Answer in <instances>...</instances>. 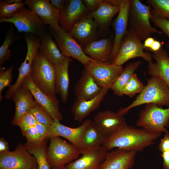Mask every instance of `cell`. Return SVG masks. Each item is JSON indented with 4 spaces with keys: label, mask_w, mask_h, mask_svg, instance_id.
<instances>
[{
    "label": "cell",
    "mask_w": 169,
    "mask_h": 169,
    "mask_svg": "<svg viewBox=\"0 0 169 169\" xmlns=\"http://www.w3.org/2000/svg\"><path fill=\"white\" fill-rule=\"evenodd\" d=\"M158 148L162 152L165 151H169V133H165L161 140L158 146Z\"/></svg>",
    "instance_id": "cell-44"
},
{
    "label": "cell",
    "mask_w": 169,
    "mask_h": 169,
    "mask_svg": "<svg viewBox=\"0 0 169 169\" xmlns=\"http://www.w3.org/2000/svg\"><path fill=\"white\" fill-rule=\"evenodd\" d=\"M38 169V168H33V169Z\"/></svg>",
    "instance_id": "cell-52"
},
{
    "label": "cell",
    "mask_w": 169,
    "mask_h": 169,
    "mask_svg": "<svg viewBox=\"0 0 169 169\" xmlns=\"http://www.w3.org/2000/svg\"><path fill=\"white\" fill-rule=\"evenodd\" d=\"M40 45L39 50L54 65L62 63L66 57L61 53L56 43L46 32L40 37Z\"/></svg>",
    "instance_id": "cell-29"
},
{
    "label": "cell",
    "mask_w": 169,
    "mask_h": 169,
    "mask_svg": "<svg viewBox=\"0 0 169 169\" xmlns=\"http://www.w3.org/2000/svg\"><path fill=\"white\" fill-rule=\"evenodd\" d=\"M24 38L27 43V51L24 61L18 68V75L14 84L8 89L5 96L6 99H10L14 92L21 86L24 79L29 75L33 60L39 49V37L31 33H25Z\"/></svg>",
    "instance_id": "cell-9"
},
{
    "label": "cell",
    "mask_w": 169,
    "mask_h": 169,
    "mask_svg": "<svg viewBox=\"0 0 169 169\" xmlns=\"http://www.w3.org/2000/svg\"><path fill=\"white\" fill-rule=\"evenodd\" d=\"M161 48V43L159 41L155 40L148 50L153 52L159 50Z\"/></svg>",
    "instance_id": "cell-48"
},
{
    "label": "cell",
    "mask_w": 169,
    "mask_h": 169,
    "mask_svg": "<svg viewBox=\"0 0 169 169\" xmlns=\"http://www.w3.org/2000/svg\"><path fill=\"white\" fill-rule=\"evenodd\" d=\"M141 64L140 61H135L128 64L123 69L121 73L114 81L110 89L112 90L115 95L121 97L123 94V88L134 73Z\"/></svg>",
    "instance_id": "cell-31"
},
{
    "label": "cell",
    "mask_w": 169,
    "mask_h": 169,
    "mask_svg": "<svg viewBox=\"0 0 169 169\" xmlns=\"http://www.w3.org/2000/svg\"><path fill=\"white\" fill-rule=\"evenodd\" d=\"M21 85L30 91L35 100L46 110L54 120L60 122L62 120L59 100L56 98L48 96L41 90L33 82L29 74L24 79Z\"/></svg>",
    "instance_id": "cell-14"
},
{
    "label": "cell",
    "mask_w": 169,
    "mask_h": 169,
    "mask_svg": "<svg viewBox=\"0 0 169 169\" xmlns=\"http://www.w3.org/2000/svg\"><path fill=\"white\" fill-rule=\"evenodd\" d=\"M161 156L163 159V165L164 169H169V151L162 152Z\"/></svg>",
    "instance_id": "cell-46"
},
{
    "label": "cell",
    "mask_w": 169,
    "mask_h": 169,
    "mask_svg": "<svg viewBox=\"0 0 169 169\" xmlns=\"http://www.w3.org/2000/svg\"><path fill=\"white\" fill-rule=\"evenodd\" d=\"M161 135L129 126L125 121L116 132L107 137L102 146L108 151L115 148L127 151H142L154 144Z\"/></svg>",
    "instance_id": "cell-1"
},
{
    "label": "cell",
    "mask_w": 169,
    "mask_h": 169,
    "mask_svg": "<svg viewBox=\"0 0 169 169\" xmlns=\"http://www.w3.org/2000/svg\"><path fill=\"white\" fill-rule=\"evenodd\" d=\"M30 91L21 85L14 92L11 99L14 102L15 110L11 123L15 125L18 120L24 114L30 111L37 102L33 99Z\"/></svg>",
    "instance_id": "cell-23"
},
{
    "label": "cell",
    "mask_w": 169,
    "mask_h": 169,
    "mask_svg": "<svg viewBox=\"0 0 169 169\" xmlns=\"http://www.w3.org/2000/svg\"><path fill=\"white\" fill-rule=\"evenodd\" d=\"M84 66L100 86L110 89L124 69L122 66L114 63H105L95 61H90Z\"/></svg>",
    "instance_id": "cell-11"
},
{
    "label": "cell",
    "mask_w": 169,
    "mask_h": 169,
    "mask_svg": "<svg viewBox=\"0 0 169 169\" xmlns=\"http://www.w3.org/2000/svg\"><path fill=\"white\" fill-rule=\"evenodd\" d=\"M9 144L3 137L0 139V153L7 151H9Z\"/></svg>",
    "instance_id": "cell-47"
},
{
    "label": "cell",
    "mask_w": 169,
    "mask_h": 169,
    "mask_svg": "<svg viewBox=\"0 0 169 169\" xmlns=\"http://www.w3.org/2000/svg\"><path fill=\"white\" fill-rule=\"evenodd\" d=\"M107 138L92 120L83 136L82 144L83 149L102 146Z\"/></svg>",
    "instance_id": "cell-30"
},
{
    "label": "cell",
    "mask_w": 169,
    "mask_h": 169,
    "mask_svg": "<svg viewBox=\"0 0 169 169\" xmlns=\"http://www.w3.org/2000/svg\"><path fill=\"white\" fill-rule=\"evenodd\" d=\"M0 22L13 24L18 32L32 33L40 37L46 32V24L30 9L24 6L16 11L8 18H0Z\"/></svg>",
    "instance_id": "cell-7"
},
{
    "label": "cell",
    "mask_w": 169,
    "mask_h": 169,
    "mask_svg": "<svg viewBox=\"0 0 169 169\" xmlns=\"http://www.w3.org/2000/svg\"><path fill=\"white\" fill-rule=\"evenodd\" d=\"M91 120L87 119L81 125L76 128H71L54 120L51 126L49 139L53 136L62 137L68 140L80 152L83 150L82 142L84 133Z\"/></svg>",
    "instance_id": "cell-16"
},
{
    "label": "cell",
    "mask_w": 169,
    "mask_h": 169,
    "mask_svg": "<svg viewBox=\"0 0 169 169\" xmlns=\"http://www.w3.org/2000/svg\"><path fill=\"white\" fill-rule=\"evenodd\" d=\"M151 8L139 0H131L127 30L135 34L141 41L151 37V34L163 33L153 27L150 20Z\"/></svg>",
    "instance_id": "cell-3"
},
{
    "label": "cell",
    "mask_w": 169,
    "mask_h": 169,
    "mask_svg": "<svg viewBox=\"0 0 169 169\" xmlns=\"http://www.w3.org/2000/svg\"><path fill=\"white\" fill-rule=\"evenodd\" d=\"M151 8V13L169 19V0H147Z\"/></svg>",
    "instance_id": "cell-35"
},
{
    "label": "cell",
    "mask_w": 169,
    "mask_h": 169,
    "mask_svg": "<svg viewBox=\"0 0 169 169\" xmlns=\"http://www.w3.org/2000/svg\"><path fill=\"white\" fill-rule=\"evenodd\" d=\"M13 66H10L8 69L4 70L0 67V98L2 99V92L6 87H9L12 80Z\"/></svg>",
    "instance_id": "cell-39"
},
{
    "label": "cell",
    "mask_w": 169,
    "mask_h": 169,
    "mask_svg": "<svg viewBox=\"0 0 169 169\" xmlns=\"http://www.w3.org/2000/svg\"><path fill=\"white\" fill-rule=\"evenodd\" d=\"M153 58L156 62L148 63V73L151 76L157 77L162 80L169 88V56L168 52L161 48L153 52Z\"/></svg>",
    "instance_id": "cell-26"
},
{
    "label": "cell",
    "mask_w": 169,
    "mask_h": 169,
    "mask_svg": "<svg viewBox=\"0 0 169 169\" xmlns=\"http://www.w3.org/2000/svg\"><path fill=\"white\" fill-rule=\"evenodd\" d=\"M90 12L75 22L68 32L81 47H84L95 41L96 36L98 25L91 17Z\"/></svg>",
    "instance_id": "cell-13"
},
{
    "label": "cell",
    "mask_w": 169,
    "mask_h": 169,
    "mask_svg": "<svg viewBox=\"0 0 169 169\" xmlns=\"http://www.w3.org/2000/svg\"><path fill=\"white\" fill-rule=\"evenodd\" d=\"M72 61L69 57H66L61 63L54 65L56 75L55 89L64 102H66L69 93V65Z\"/></svg>",
    "instance_id": "cell-27"
},
{
    "label": "cell",
    "mask_w": 169,
    "mask_h": 169,
    "mask_svg": "<svg viewBox=\"0 0 169 169\" xmlns=\"http://www.w3.org/2000/svg\"><path fill=\"white\" fill-rule=\"evenodd\" d=\"M52 169H66L65 168V166H62L57 167H55L53 168Z\"/></svg>",
    "instance_id": "cell-51"
},
{
    "label": "cell",
    "mask_w": 169,
    "mask_h": 169,
    "mask_svg": "<svg viewBox=\"0 0 169 169\" xmlns=\"http://www.w3.org/2000/svg\"><path fill=\"white\" fill-rule=\"evenodd\" d=\"M137 151L117 148L108 152L100 169H130L133 166Z\"/></svg>",
    "instance_id": "cell-20"
},
{
    "label": "cell",
    "mask_w": 169,
    "mask_h": 169,
    "mask_svg": "<svg viewBox=\"0 0 169 169\" xmlns=\"http://www.w3.org/2000/svg\"><path fill=\"white\" fill-rule=\"evenodd\" d=\"M146 49L141 41L133 33L127 31L120 44L117 55L113 63L122 66L131 59L141 57L148 62H152V56L145 52Z\"/></svg>",
    "instance_id": "cell-8"
},
{
    "label": "cell",
    "mask_w": 169,
    "mask_h": 169,
    "mask_svg": "<svg viewBox=\"0 0 169 169\" xmlns=\"http://www.w3.org/2000/svg\"><path fill=\"white\" fill-rule=\"evenodd\" d=\"M90 12L82 0H66L64 8L60 12V27L69 31L75 22Z\"/></svg>",
    "instance_id": "cell-19"
},
{
    "label": "cell",
    "mask_w": 169,
    "mask_h": 169,
    "mask_svg": "<svg viewBox=\"0 0 169 169\" xmlns=\"http://www.w3.org/2000/svg\"><path fill=\"white\" fill-rule=\"evenodd\" d=\"M25 5L24 3L22 2L10 4L6 3L4 0H0V18H10L16 11Z\"/></svg>",
    "instance_id": "cell-37"
},
{
    "label": "cell",
    "mask_w": 169,
    "mask_h": 169,
    "mask_svg": "<svg viewBox=\"0 0 169 169\" xmlns=\"http://www.w3.org/2000/svg\"><path fill=\"white\" fill-rule=\"evenodd\" d=\"M147 84L135 100L129 105L120 109L117 112L124 115L131 109L143 104H152L159 106L169 107V88L161 79L151 76L147 80Z\"/></svg>",
    "instance_id": "cell-2"
},
{
    "label": "cell",
    "mask_w": 169,
    "mask_h": 169,
    "mask_svg": "<svg viewBox=\"0 0 169 169\" xmlns=\"http://www.w3.org/2000/svg\"><path fill=\"white\" fill-rule=\"evenodd\" d=\"M35 158L19 144L13 151L0 153V169H32L38 168Z\"/></svg>",
    "instance_id": "cell-10"
},
{
    "label": "cell",
    "mask_w": 169,
    "mask_h": 169,
    "mask_svg": "<svg viewBox=\"0 0 169 169\" xmlns=\"http://www.w3.org/2000/svg\"><path fill=\"white\" fill-rule=\"evenodd\" d=\"M93 121L107 137L116 132L125 121L124 115L109 110L98 112Z\"/></svg>",
    "instance_id": "cell-21"
},
{
    "label": "cell",
    "mask_w": 169,
    "mask_h": 169,
    "mask_svg": "<svg viewBox=\"0 0 169 169\" xmlns=\"http://www.w3.org/2000/svg\"><path fill=\"white\" fill-rule=\"evenodd\" d=\"M30 112L38 123L51 126L54 122V120L46 110L37 102Z\"/></svg>",
    "instance_id": "cell-36"
},
{
    "label": "cell",
    "mask_w": 169,
    "mask_h": 169,
    "mask_svg": "<svg viewBox=\"0 0 169 169\" xmlns=\"http://www.w3.org/2000/svg\"><path fill=\"white\" fill-rule=\"evenodd\" d=\"M52 30L59 48L65 57L74 58L84 65L90 61H95L84 53L81 46L63 28L59 26L57 29Z\"/></svg>",
    "instance_id": "cell-12"
},
{
    "label": "cell",
    "mask_w": 169,
    "mask_h": 169,
    "mask_svg": "<svg viewBox=\"0 0 169 169\" xmlns=\"http://www.w3.org/2000/svg\"><path fill=\"white\" fill-rule=\"evenodd\" d=\"M150 20L155 25L160 28L162 32L168 37V40L166 43V47L169 51V19L151 13Z\"/></svg>",
    "instance_id": "cell-38"
},
{
    "label": "cell",
    "mask_w": 169,
    "mask_h": 169,
    "mask_svg": "<svg viewBox=\"0 0 169 169\" xmlns=\"http://www.w3.org/2000/svg\"><path fill=\"white\" fill-rule=\"evenodd\" d=\"M84 5L91 12L95 11L99 7L103 2V0H83Z\"/></svg>",
    "instance_id": "cell-43"
},
{
    "label": "cell",
    "mask_w": 169,
    "mask_h": 169,
    "mask_svg": "<svg viewBox=\"0 0 169 169\" xmlns=\"http://www.w3.org/2000/svg\"><path fill=\"white\" fill-rule=\"evenodd\" d=\"M102 88L97 84L90 74L84 68L75 86L76 99H91L100 93Z\"/></svg>",
    "instance_id": "cell-24"
},
{
    "label": "cell",
    "mask_w": 169,
    "mask_h": 169,
    "mask_svg": "<svg viewBox=\"0 0 169 169\" xmlns=\"http://www.w3.org/2000/svg\"><path fill=\"white\" fill-rule=\"evenodd\" d=\"M155 40L154 38L151 37H149L145 40L143 44L146 49L148 50L150 48Z\"/></svg>",
    "instance_id": "cell-49"
},
{
    "label": "cell",
    "mask_w": 169,
    "mask_h": 169,
    "mask_svg": "<svg viewBox=\"0 0 169 169\" xmlns=\"http://www.w3.org/2000/svg\"><path fill=\"white\" fill-rule=\"evenodd\" d=\"M24 146L36 159L38 169H51L47 158L48 148L46 141L39 144H33L27 142Z\"/></svg>",
    "instance_id": "cell-32"
},
{
    "label": "cell",
    "mask_w": 169,
    "mask_h": 169,
    "mask_svg": "<svg viewBox=\"0 0 169 169\" xmlns=\"http://www.w3.org/2000/svg\"><path fill=\"white\" fill-rule=\"evenodd\" d=\"M113 46L110 39L105 38L90 43L83 49L84 53L93 60L109 63Z\"/></svg>",
    "instance_id": "cell-25"
},
{
    "label": "cell",
    "mask_w": 169,
    "mask_h": 169,
    "mask_svg": "<svg viewBox=\"0 0 169 169\" xmlns=\"http://www.w3.org/2000/svg\"><path fill=\"white\" fill-rule=\"evenodd\" d=\"M144 87L136 74L134 73L124 86L123 94L130 97H133L136 94L140 93Z\"/></svg>",
    "instance_id": "cell-34"
},
{
    "label": "cell",
    "mask_w": 169,
    "mask_h": 169,
    "mask_svg": "<svg viewBox=\"0 0 169 169\" xmlns=\"http://www.w3.org/2000/svg\"><path fill=\"white\" fill-rule=\"evenodd\" d=\"M4 1L6 3L10 4H12L18 2H22V0H4Z\"/></svg>",
    "instance_id": "cell-50"
},
{
    "label": "cell",
    "mask_w": 169,
    "mask_h": 169,
    "mask_svg": "<svg viewBox=\"0 0 169 169\" xmlns=\"http://www.w3.org/2000/svg\"><path fill=\"white\" fill-rule=\"evenodd\" d=\"M37 123L36 119L30 111L23 115L17 122L15 125L19 127L22 132L29 127L34 126Z\"/></svg>",
    "instance_id": "cell-41"
},
{
    "label": "cell",
    "mask_w": 169,
    "mask_h": 169,
    "mask_svg": "<svg viewBox=\"0 0 169 169\" xmlns=\"http://www.w3.org/2000/svg\"><path fill=\"white\" fill-rule=\"evenodd\" d=\"M35 126L41 137L44 141H46L47 139H49L51 126L46 125L38 122Z\"/></svg>",
    "instance_id": "cell-42"
},
{
    "label": "cell",
    "mask_w": 169,
    "mask_h": 169,
    "mask_svg": "<svg viewBox=\"0 0 169 169\" xmlns=\"http://www.w3.org/2000/svg\"><path fill=\"white\" fill-rule=\"evenodd\" d=\"M109 89L102 88L100 93L90 100L76 99L71 108L74 120L79 122H82L91 112L97 110Z\"/></svg>",
    "instance_id": "cell-22"
},
{
    "label": "cell",
    "mask_w": 169,
    "mask_h": 169,
    "mask_svg": "<svg viewBox=\"0 0 169 169\" xmlns=\"http://www.w3.org/2000/svg\"><path fill=\"white\" fill-rule=\"evenodd\" d=\"M131 0H117L120 10L114 23L115 36L113 49L109 64L115 60L118 53L121 41L127 31L128 16Z\"/></svg>",
    "instance_id": "cell-17"
},
{
    "label": "cell",
    "mask_w": 169,
    "mask_h": 169,
    "mask_svg": "<svg viewBox=\"0 0 169 169\" xmlns=\"http://www.w3.org/2000/svg\"><path fill=\"white\" fill-rule=\"evenodd\" d=\"M139 116L137 126L151 132H168L166 127L169 125V107L163 109L155 104H146Z\"/></svg>",
    "instance_id": "cell-5"
},
{
    "label": "cell",
    "mask_w": 169,
    "mask_h": 169,
    "mask_svg": "<svg viewBox=\"0 0 169 169\" xmlns=\"http://www.w3.org/2000/svg\"><path fill=\"white\" fill-rule=\"evenodd\" d=\"M120 9L116 0H103L97 9L90 13L98 27L103 28L110 23L113 17L118 13Z\"/></svg>",
    "instance_id": "cell-28"
},
{
    "label": "cell",
    "mask_w": 169,
    "mask_h": 169,
    "mask_svg": "<svg viewBox=\"0 0 169 169\" xmlns=\"http://www.w3.org/2000/svg\"><path fill=\"white\" fill-rule=\"evenodd\" d=\"M108 151L103 146L84 148L80 152L82 156L65 166L66 169H100Z\"/></svg>",
    "instance_id": "cell-15"
},
{
    "label": "cell",
    "mask_w": 169,
    "mask_h": 169,
    "mask_svg": "<svg viewBox=\"0 0 169 169\" xmlns=\"http://www.w3.org/2000/svg\"><path fill=\"white\" fill-rule=\"evenodd\" d=\"M22 133L26 137L27 142L29 143L39 144L45 141L41 137L35 125L29 127Z\"/></svg>",
    "instance_id": "cell-40"
},
{
    "label": "cell",
    "mask_w": 169,
    "mask_h": 169,
    "mask_svg": "<svg viewBox=\"0 0 169 169\" xmlns=\"http://www.w3.org/2000/svg\"><path fill=\"white\" fill-rule=\"evenodd\" d=\"M18 38L19 36L14 31L13 24H11L7 31L4 42L0 48V65L3 64L12 55L9 48Z\"/></svg>",
    "instance_id": "cell-33"
},
{
    "label": "cell",
    "mask_w": 169,
    "mask_h": 169,
    "mask_svg": "<svg viewBox=\"0 0 169 169\" xmlns=\"http://www.w3.org/2000/svg\"><path fill=\"white\" fill-rule=\"evenodd\" d=\"M24 3L52 29L56 30L59 27L60 11L54 7L49 0H26Z\"/></svg>",
    "instance_id": "cell-18"
},
{
    "label": "cell",
    "mask_w": 169,
    "mask_h": 169,
    "mask_svg": "<svg viewBox=\"0 0 169 169\" xmlns=\"http://www.w3.org/2000/svg\"><path fill=\"white\" fill-rule=\"evenodd\" d=\"M49 1L54 7L60 11L64 8L66 0H50Z\"/></svg>",
    "instance_id": "cell-45"
},
{
    "label": "cell",
    "mask_w": 169,
    "mask_h": 169,
    "mask_svg": "<svg viewBox=\"0 0 169 169\" xmlns=\"http://www.w3.org/2000/svg\"><path fill=\"white\" fill-rule=\"evenodd\" d=\"M50 139L47 158L51 169L65 166L78 159L80 154L79 150L72 144L59 136L52 137Z\"/></svg>",
    "instance_id": "cell-6"
},
{
    "label": "cell",
    "mask_w": 169,
    "mask_h": 169,
    "mask_svg": "<svg viewBox=\"0 0 169 169\" xmlns=\"http://www.w3.org/2000/svg\"><path fill=\"white\" fill-rule=\"evenodd\" d=\"M29 75L41 90L50 97L56 98L54 66L39 50L33 60Z\"/></svg>",
    "instance_id": "cell-4"
}]
</instances>
